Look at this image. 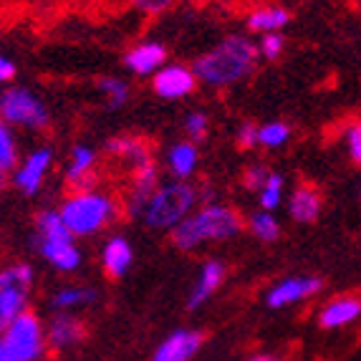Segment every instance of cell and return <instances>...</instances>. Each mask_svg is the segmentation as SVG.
<instances>
[{"label": "cell", "mask_w": 361, "mask_h": 361, "mask_svg": "<svg viewBox=\"0 0 361 361\" xmlns=\"http://www.w3.org/2000/svg\"><path fill=\"white\" fill-rule=\"evenodd\" d=\"M258 59L260 51L255 43L243 36H228L215 49L200 56L192 71L202 84L212 89H225L250 76L258 66Z\"/></svg>", "instance_id": "1"}, {"label": "cell", "mask_w": 361, "mask_h": 361, "mask_svg": "<svg viewBox=\"0 0 361 361\" xmlns=\"http://www.w3.org/2000/svg\"><path fill=\"white\" fill-rule=\"evenodd\" d=\"M243 230L240 212L230 205H202L195 207L177 228H172V243L175 247L190 253L205 243L230 240Z\"/></svg>", "instance_id": "2"}, {"label": "cell", "mask_w": 361, "mask_h": 361, "mask_svg": "<svg viewBox=\"0 0 361 361\" xmlns=\"http://www.w3.org/2000/svg\"><path fill=\"white\" fill-rule=\"evenodd\" d=\"M59 212L73 238H89L114 223L124 212V205L114 195L102 190H84V192L68 195Z\"/></svg>", "instance_id": "3"}, {"label": "cell", "mask_w": 361, "mask_h": 361, "mask_svg": "<svg viewBox=\"0 0 361 361\" xmlns=\"http://www.w3.org/2000/svg\"><path fill=\"white\" fill-rule=\"evenodd\" d=\"M197 207V190L190 182L175 180L159 185L152 200L147 202L142 220L154 230H172Z\"/></svg>", "instance_id": "4"}, {"label": "cell", "mask_w": 361, "mask_h": 361, "mask_svg": "<svg viewBox=\"0 0 361 361\" xmlns=\"http://www.w3.org/2000/svg\"><path fill=\"white\" fill-rule=\"evenodd\" d=\"M33 281H36V273L28 263L0 265V334L18 316L30 311Z\"/></svg>", "instance_id": "5"}, {"label": "cell", "mask_w": 361, "mask_h": 361, "mask_svg": "<svg viewBox=\"0 0 361 361\" xmlns=\"http://www.w3.org/2000/svg\"><path fill=\"white\" fill-rule=\"evenodd\" d=\"M0 119L11 129H25V132H43L49 127V109L33 91L23 86H13L0 94Z\"/></svg>", "instance_id": "6"}, {"label": "cell", "mask_w": 361, "mask_h": 361, "mask_svg": "<svg viewBox=\"0 0 361 361\" xmlns=\"http://www.w3.org/2000/svg\"><path fill=\"white\" fill-rule=\"evenodd\" d=\"M8 349L18 361H41L49 354V336H46V324L38 319L33 311H25L23 316L13 321L3 331Z\"/></svg>", "instance_id": "7"}, {"label": "cell", "mask_w": 361, "mask_h": 361, "mask_svg": "<svg viewBox=\"0 0 361 361\" xmlns=\"http://www.w3.org/2000/svg\"><path fill=\"white\" fill-rule=\"evenodd\" d=\"M157 190H159V172H157L154 162L134 169L132 177H129L127 195H124V200H121L124 212H127L129 217H142L147 202H149L152 195H154Z\"/></svg>", "instance_id": "8"}, {"label": "cell", "mask_w": 361, "mask_h": 361, "mask_svg": "<svg viewBox=\"0 0 361 361\" xmlns=\"http://www.w3.org/2000/svg\"><path fill=\"white\" fill-rule=\"evenodd\" d=\"M54 164V149L51 147H38L23 159V164L16 167L13 172V185L18 187L23 195H36L43 187L46 177Z\"/></svg>", "instance_id": "9"}, {"label": "cell", "mask_w": 361, "mask_h": 361, "mask_svg": "<svg viewBox=\"0 0 361 361\" xmlns=\"http://www.w3.org/2000/svg\"><path fill=\"white\" fill-rule=\"evenodd\" d=\"M321 290V281L316 276H293L278 281L273 288L265 293V306L268 308H286L295 303L308 301Z\"/></svg>", "instance_id": "10"}, {"label": "cell", "mask_w": 361, "mask_h": 361, "mask_svg": "<svg viewBox=\"0 0 361 361\" xmlns=\"http://www.w3.org/2000/svg\"><path fill=\"white\" fill-rule=\"evenodd\" d=\"M46 336H49V351H68L86 338V324L71 311H59L54 319L46 324Z\"/></svg>", "instance_id": "11"}, {"label": "cell", "mask_w": 361, "mask_h": 361, "mask_svg": "<svg viewBox=\"0 0 361 361\" xmlns=\"http://www.w3.org/2000/svg\"><path fill=\"white\" fill-rule=\"evenodd\" d=\"M152 86H154V94L162 99H185L190 97L197 86V76H195L192 68L180 66V63H172V66H162L152 78Z\"/></svg>", "instance_id": "12"}, {"label": "cell", "mask_w": 361, "mask_h": 361, "mask_svg": "<svg viewBox=\"0 0 361 361\" xmlns=\"http://www.w3.org/2000/svg\"><path fill=\"white\" fill-rule=\"evenodd\" d=\"M97 162L99 157L94 147L89 145H76L71 149V159H68L66 180L73 192H84V190H97Z\"/></svg>", "instance_id": "13"}, {"label": "cell", "mask_w": 361, "mask_h": 361, "mask_svg": "<svg viewBox=\"0 0 361 361\" xmlns=\"http://www.w3.org/2000/svg\"><path fill=\"white\" fill-rule=\"evenodd\" d=\"M200 346H202V334L192 329H180L157 346L152 361H192Z\"/></svg>", "instance_id": "14"}, {"label": "cell", "mask_w": 361, "mask_h": 361, "mask_svg": "<svg viewBox=\"0 0 361 361\" xmlns=\"http://www.w3.org/2000/svg\"><path fill=\"white\" fill-rule=\"evenodd\" d=\"M361 316V298L359 295H336L329 303L319 308V321L321 329L334 331V329H343V326L354 324Z\"/></svg>", "instance_id": "15"}, {"label": "cell", "mask_w": 361, "mask_h": 361, "mask_svg": "<svg viewBox=\"0 0 361 361\" xmlns=\"http://www.w3.org/2000/svg\"><path fill=\"white\" fill-rule=\"evenodd\" d=\"M106 154L124 162L132 172L152 162V147L145 137H111L106 142Z\"/></svg>", "instance_id": "16"}, {"label": "cell", "mask_w": 361, "mask_h": 361, "mask_svg": "<svg viewBox=\"0 0 361 361\" xmlns=\"http://www.w3.org/2000/svg\"><path fill=\"white\" fill-rule=\"evenodd\" d=\"M164 59H167V51H164L162 43L145 41V43H137L132 51H127L124 63L137 76H154L164 66Z\"/></svg>", "instance_id": "17"}, {"label": "cell", "mask_w": 361, "mask_h": 361, "mask_svg": "<svg viewBox=\"0 0 361 361\" xmlns=\"http://www.w3.org/2000/svg\"><path fill=\"white\" fill-rule=\"evenodd\" d=\"M321 207H324V197H321L319 187L301 182V185L290 192L288 212L295 223H313V220L321 215Z\"/></svg>", "instance_id": "18"}, {"label": "cell", "mask_w": 361, "mask_h": 361, "mask_svg": "<svg viewBox=\"0 0 361 361\" xmlns=\"http://www.w3.org/2000/svg\"><path fill=\"white\" fill-rule=\"evenodd\" d=\"M132 260H134V250L124 235L109 238L106 245H104V250H102V268L109 278L127 276V271L132 268Z\"/></svg>", "instance_id": "19"}, {"label": "cell", "mask_w": 361, "mask_h": 361, "mask_svg": "<svg viewBox=\"0 0 361 361\" xmlns=\"http://www.w3.org/2000/svg\"><path fill=\"white\" fill-rule=\"evenodd\" d=\"M225 276H228V271H225V265L220 263V260H207V263L200 268L197 281H195V286H192V293H190V303H187V306L195 311V308H200L202 303H207V298L223 286Z\"/></svg>", "instance_id": "20"}, {"label": "cell", "mask_w": 361, "mask_h": 361, "mask_svg": "<svg viewBox=\"0 0 361 361\" xmlns=\"http://www.w3.org/2000/svg\"><path fill=\"white\" fill-rule=\"evenodd\" d=\"M38 253L61 273H73L81 265V250L73 245V240H41Z\"/></svg>", "instance_id": "21"}, {"label": "cell", "mask_w": 361, "mask_h": 361, "mask_svg": "<svg viewBox=\"0 0 361 361\" xmlns=\"http://www.w3.org/2000/svg\"><path fill=\"white\" fill-rule=\"evenodd\" d=\"M290 20L288 11L278 6H260L255 11L247 13V28L260 36H268V33H278L281 28H286Z\"/></svg>", "instance_id": "22"}, {"label": "cell", "mask_w": 361, "mask_h": 361, "mask_svg": "<svg viewBox=\"0 0 361 361\" xmlns=\"http://www.w3.org/2000/svg\"><path fill=\"white\" fill-rule=\"evenodd\" d=\"M197 162H200V154H197V147H195L192 142H177V145L169 147L167 167H169V172L177 177V180L187 182V177L195 175Z\"/></svg>", "instance_id": "23"}, {"label": "cell", "mask_w": 361, "mask_h": 361, "mask_svg": "<svg viewBox=\"0 0 361 361\" xmlns=\"http://www.w3.org/2000/svg\"><path fill=\"white\" fill-rule=\"evenodd\" d=\"M97 301V290L89 286H63L54 293V308L56 311H76V308L91 306Z\"/></svg>", "instance_id": "24"}, {"label": "cell", "mask_w": 361, "mask_h": 361, "mask_svg": "<svg viewBox=\"0 0 361 361\" xmlns=\"http://www.w3.org/2000/svg\"><path fill=\"white\" fill-rule=\"evenodd\" d=\"M18 167V145L13 137V129L0 119V190L6 187L8 175H13Z\"/></svg>", "instance_id": "25"}, {"label": "cell", "mask_w": 361, "mask_h": 361, "mask_svg": "<svg viewBox=\"0 0 361 361\" xmlns=\"http://www.w3.org/2000/svg\"><path fill=\"white\" fill-rule=\"evenodd\" d=\"M36 233L38 240H73V235L68 233L63 217L59 210H43L36 215Z\"/></svg>", "instance_id": "26"}, {"label": "cell", "mask_w": 361, "mask_h": 361, "mask_svg": "<svg viewBox=\"0 0 361 361\" xmlns=\"http://www.w3.org/2000/svg\"><path fill=\"white\" fill-rule=\"evenodd\" d=\"M247 228H250V233L263 243H276L278 238H281V225H278V220L271 215V212H265V210L250 215Z\"/></svg>", "instance_id": "27"}, {"label": "cell", "mask_w": 361, "mask_h": 361, "mask_svg": "<svg viewBox=\"0 0 361 361\" xmlns=\"http://www.w3.org/2000/svg\"><path fill=\"white\" fill-rule=\"evenodd\" d=\"M283 175H278V172H271L268 175V180H265V185L260 187L258 192V202H260V210L265 212H273L278 205H281V200H283Z\"/></svg>", "instance_id": "28"}, {"label": "cell", "mask_w": 361, "mask_h": 361, "mask_svg": "<svg viewBox=\"0 0 361 361\" xmlns=\"http://www.w3.org/2000/svg\"><path fill=\"white\" fill-rule=\"evenodd\" d=\"M288 137H290V129L283 121H271V124L258 127V147H265V149L283 147L288 142Z\"/></svg>", "instance_id": "29"}, {"label": "cell", "mask_w": 361, "mask_h": 361, "mask_svg": "<svg viewBox=\"0 0 361 361\" xmlns=\"http://www.w3.org/2000/svg\"><path fill=\"white\" fill-rule=\"evenodd\" d=\"M99 89H102V94L106 97V104L111 109H119L127 104L129 99V86L121 81V78H114V76H106L99 81Z\"/></svg>", "instance_id": "30"}, {"label": "cell", "mask_w": 361, "mask_h": 361, "mask_svg": "<svg viewBox=\"0 0 361 361\" xmlns=\"http://www.w3.org/2000/svg\"><path fill=\"white\" fill-rule=\"evenodd\" d=\"M343 139H346V149H349V157L354 164H361V119L346 124V132H343Z\"/></svg>", "instance_id": "31"}, {"label": "cell", "mask_w": 361, "mask_h": 361, "mask_svg": "<svg viewBox=\"0 0 361 361\" xmlns=\"http://www.w3.org/2000/svg\"><path fill=\"white\" fill-rule=\"evenodd\" d=\"M283 49H286V38L281 36V33H268V36L260 38L258 51H260V56H263V59L276 61L278 56L283 54Z\"/></svg>", "instance_id": "32"}, {"label": "cell", "mask_w": 361, "mask_h": 361, "mask_svg": "<svg viewBox=\"0 0 361 361\" xmlns=\"http://www.w3.org/2000/svg\"><path fill=\"white\" fill-rule=\"evenodd\" d=\"M207 127H210V121H207V116L202 114V111H192V114L187 116V121H185L187 137L195 139V142H200V139L207 137Z\"/></svg>", "instance_id": "33"}, {"label": "cell", "mask_w": 361, "mask_h": 361, "mask_svg": "<svg viewBox=\"0 0 361 361\" xmlns=\"http://www.w3.org/2000/svg\"><path fill=\"white\" fill-rule=\"evenodd\" d=\"M268 175H271V172H268L263 164H250V167L243 172V185H245L247 190H253V192H260V187L265 185Z\"/></svg>", "instance_id": "34"}, {"label": "cell", "mask_w": 361, "mask_h": 361, "mask_svg": "<svg viewBox=\"0 0 361 361\" xmlns=\"http://www.w3.org/2000/svg\"><path fill=\"white\" fill-rule=\"evenodd\" d=\"M137 11H142L145 16H159V13L169 11V8L175 6L177 0H132Z\"/></svg>", "instance_id": "35"}, {"label": "cell", "mask_w": 361, "mask_h": 361, "mask_svg": "<svg viewBox=\"0 0 361 361\" xmlns=\"http://www.w3.org/2000/svg\"><path fill=\"white\" fill-rule=\"evenodd\" d=\"M238 147L240 149H253L258 147V127L253 121H245L240 129H238Z\"/></svg>", "instance_id": "36"}, {"label": "cell", "mask_w": 361, "mask_h": 361, "mask_svg": "<svg viewBox=\"0 0 361 361\" xmlns=\"http://www.w3.org/2000/svg\"><path fill=\"white\" fill-rule=\"evenodd\" d=\"M16 76V63L6 56H0V84H8Z\"/></svg>", "instance_id": "37"}, {"label": "cell", "mask_w": 361, "mask_h": 361, "mask_svg": "<svg viewBox=\"0 0 361 361\" xmlns=\"http://www.w3.org/2000/svg\"><path fill=\"white\" fill-rule=\"evenodd\" d=\"M0 361H18L16 356H13V351L8 349L6 338H3V334H0Z\"/></svg>", "instance_id": "38"}, {"label": "cell", "mask_w": 361, "mask_h": 361, "mask_svg": "<svg viewBox=\"0 0 361 361\" xmlns=\"http://www.w3.org/2000/svg\"><path fill=\"white\" fill-rule=\"evenodd\" d=\"M245 361H281L276 354H253V356H247Z\"/></svg>", "instance_id": "39"}]
</instances>
